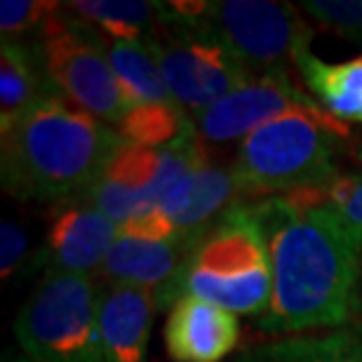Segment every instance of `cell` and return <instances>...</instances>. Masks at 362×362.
Returning <instances> with one entry per match:
<instances>
[{"label":"cell","instance_id":"cell-19","mask_svg":"<svg viewBox=\"0 0 362 362\" xmlns=\"http://www.w3.org/2000/svg\"><path fill=\"white\" fill-rule=\"evenodd\" d=\"M66 10L104 38L113 40H148L160 26V3L76 0V3H66Z\"/></svg>","mask_w":362,"mask_h":362},{"label":"cell","instance_id":"cell-8","mask_svg":"<svg viewBox=\"0 0 362 362\" xmlns=\"http://www.w3.org/2000/svg\"><path fill=\"white\" fill-rule=\"evenodd\" d=\"M146 42L160 64L172 99L184 111H205L255 76L195 24L160 21Z\"/></svg>","mask_w":362,"mask_h":362},{"label":"cell","instance_id":"cell-24","mask_svg":"<svg viewBox=\"0 0 362 362\" xmlns=\"http://www.w3.org/2000/svg\"><path fill=\"white\" fill-rule=\"evenodd\" d=\"M28 257V233L17 221L0 223V278L7 280L24 266Z\"/></svg>","mask_w":362,"mask_h":362},{"label":"cell","instance_id":"cell-20","mask_svg":"<svg viewBox=\"0 0 362 362\" xmlns=\"http://www.w3.org/2000/svg\"><path fill=\"white\" fill-rule=\"evenodd\" d=\"M125 144L146 148H163L175 144L181 136L191 134L195 125L193 118L177 104H156L129 108L120 125L115 127Z\"/></svg>","mask_w":362,"mask_h":362},{"label":"cell","instance_id":"cell-6","mask_svg":"<svg viewBox=\"0 0 362 362\" xmlns=\"http://www.w3.org/2000/svg\"><path fill=\"white\" fill-rule=\"evenodd\" d=\"M38 49L49 81L64 99L111 127L125 118L127 104L104 49V38L59 5L38 31Z\"/></svg>","mask_w":362,"mask_h":362},{"label":"cell","instance_id":"cell-7","mask_svg":"<svg viewBox=\"0 0 362 362\" xmlns=\"http://www.w3.org/2000/svg\"><path fill=\"white\" fill-rule=\"evenodd\" d=\"M219 40L252 74L287 69L285 64L308 49L313 28L292 3L278 0H219L207 3L191 21Z\"/></svg>","mask_w":362,"mask_h":362},{"label":"cell","instance_id":"cell-25","mask_svg":"<svg viewBox=\"0 0 362 362\" xmlns=\"http://www.w3.org/2000/svg\"><path fill=\"white\" fill-rule=\"evenodd\" d=\"M356 313L362 315V273H360V285H358V301H356Z\"/></svg>","mask_w":362,"mask_h":362},{"label":"cell","instance_id":"cell-4","mask_svg":"<svg viewBox=\"0 0 362 362\" xmlns=\"http://www.w3.org/2000/svg\"><path fill=\"white\" fill-rule=\"evenodd\" d=\"M349 139V125L329 113L294 111L245 136L230 168L245 198L325 188L339 177L337 158Z\"/></svg>","mask_w":362,"mask_h":362},{"label":"cell","instance_id":"cell-2","mask_svg":"<svg viewBox=\"0 0 362 362\" xmlns=\"http://www.w3.org/2000/svg\"><path fill=\"white\" fill-rule=\"evenodd\" d=\"M118 129L47 94L0 129L5 193L31 202H66L88 191L120 148Z\"/></svg>","mask_w":362,"mask_h":362},{"label":"cell","instance_id":"cell-26","mask_svg":"<svg viewBox=\"0 0 362 362\" xmlns=\"http://www.w3.org/2000/svg\"><path fill=\"white\" fill-rule=\"evenodd\" d=\"M7 362H33V360H28L26 356H17V358H10Z\"/></svg>","mask_w":362,"mask_h":362},{"label":"cell","instance_id":"cell-18","mask_svg":"<svg viewBox=\"0 0 362 362\" xmlns=\"http://www.w3.org/2000/svg\"><path fill=\"white\" fill-rule=\"evenodd\" d=\"M104 49L113 66V74L120 83L127 111L139 106L175 104L168 85H165L160 64H158L153 49L146 40L104 38Z\"/></svg>","mask_w":362,"mask_h":362},{"label":"cell","instance_id":"cell-14","mask_svg":"<svg viewBox=\"0 0 362 362\" xmlns=\"http://www.w3.org/2000/svg\"><path fill=\"white\" fill-rule=\"evenodd\" d=\"M193 238L160 240V238L132 235L118 228L113 247L101 266V278L108 285H127L160 289L175 278L179 266L191 250Z\"/></svg>","mask_w":362,"mask_h":362},{"label":"cell","instance_id":"cell-5","mask_svg":"<svg viewBox=\"0 0 362 362\" xmlns=\"http://www.w3.org/2000/svg\"><path fill=\"white\" fill-rule=\"evenodd\" d=\"M14 339L33 362H106L92 278L42 273L14 317Z\"/></svg>","mask_w":362,"mask_h":362},{"label":"cell","instance_id":"cell-9","mask_svg":"<svg viewBox=\"0 0 362 362\" xmlns=\"http://www.w3.org/2000/svg\"><path fill=\"white\" fill-rule=\"evenodd\" d=\"M294 111L322 113L325 108L299 85H294L287 69H275L252 76L247 83L216 104L195 113L193 125L200 139L207 144H240L266 122Z\"/></svg>","mask_w":362,"mask_h":362},{"label":"cell","instance_id":"cell-1","mask_svg":"<svg viewBox=\"0 0 362 362\" xmlns=\"http://www.w3.org/2000/svg\"><path fill=\"white\" fill-rule=\"evenodd\" d=\"M271 262V303L257 325L269 334L339 329L356 315L362 240L327 200L308 188L250 202Z\"/></svg>","mask_w":362,"mask_h":362},{"label":"cell","instance_id":"cell-13","mask_svg":"<svg viewBox=\"0 0 362 362\" xmlns=\"http://www.w3.org/2000/svg\"><path fill=\"white\" fill-rule=\"evenodd\" d=\"M156 310L153 289L108 282L97 287V322L106 362H146Z\"/></svg>","mask_w":362,"mask_h":362},{"label":"cell","instance_id":"cell-3","mask_svg":"<svg viewBox=\"0 0 362 362\" xmlns=\"http://www.w3.org/2000/svg\"><path fill=\"white\" fill-rule=\"evenodd\" d=\"M271 262L250 202H235L193 235L191 250L168 285L156 289L158 310L198 296L235 315L262 317L271 303Z\"/></svg>","mask_w":362,"mask_h":362},{"label":"cell","instance_id":"cell-10","mask_svg":"<svg viewBox=\"0 0 362 362\" xmlns=\"http://www.w3.org/2000/svg\"><path fill=\"white\" fill-rule=\"evenodd\" d=\"M118 223L81 198L62 202L33 257L31 269L90 278L101 271L108 250L118 235Z\"/></svg>","mask_w":362,"mask_h":362},{"label":"cell","instance_id":"cell-11","mask_svg":"<svg viewBox=\"0 0 362 362\" xmlns=\"http://www.w3.org/2000/svg\"><path fill=\"white\" fill-rule=\"evenodd\" d=\"M163 337L175 362H221L238 349L240 322L216 303L184 296L170 308Z\"/></svg>","mask_w":362,"mask_h":362},{"label":"cell","instance_id":"cell-22","mask_svg":"<svg viewBox=\"0 0 362 362\" xmlns=\"http://www.w3.org/2000/svg\"><path fill=\"white\" fill-rule=\"evenodd\" d=\"M62 3L45 0H3L0 3V33L3 40H14L21 33L40 31L57 7Z\"/></svg>","mask_w":362,"mask_h":362},{"label":"cell","instance_id":"cell-12","mask_svg":"<svg viewBox=\"0 0 362 362\" xmlns=\"http://www.w3.org/2000/svg\"><path fill=\"white\" fill-rule=\"evenodd\" d=\"M240 195L233 168L216 165L209 156L172 186L156 212L172 223L177 235L193 238L219 219L228 207L240 202Z\"/></svg>","mask_w":362,"mask_h":362},{"label":"cell","instance_id":"cell-17","mask_svg":"<svg viewBox=\"0 0 362 362\" xmlns=\"http://www.w3.org/2000/svg\"><path fill=\"white\" fill-rule=\"evenodd\" d=\"M233 362H362V322L252 346Z\"/></svg>","mask_w":362,"mask_h":362},{"label":"cell","instance_id":"cell-15","mask_svg":"<svg viewBox=\"0 0 362 362\" xmlns=\"http://www.w3.org/2000/svg\"><path fill=\"white\" fill-rule=\"evenodd\" d=\"M294 66L315 101L339 122L362 125V54L346 62H325L310 49L294 57Z\"/></svg>","mask_w":362,"mask_h":362},{"label":"cell","instance_id":"cell-23","mask_svg":"<svg viewBox=\"0 0 362 362\" xmlns=\"http://www.w3.org/2000/svg\"><path fill=\"white\" fill-rule=\"evenodd\" d=\"M325 193L362 240V170L344 172L337 179H332L325 186Z\"/></svg>","mask_w":362,"mask_h":362},{"label":"cell","instance_id":"cell-16","mask_svg":"<svg viewBox=\"0 0 362 362\" xmlns=\"http://www.w3.org/2000/svg\"><path fill=\"white\" fill-rule=\"evenodd\" d=\"M47 94H59L47 76L38 45L3 40L0 49V129L33 108Z\"/></svg>","mask_w":362,"mask_h":362},{"label":"cell","instance_id":"cell-21","mask_svg":"<svg viewBox=\"0 0 362 362\" xmlns=\"http://www.w3.org/2000/svg\"><path fill=\"white\" fill-rule=\"evenodd\" d=\"M301 7L327 31L362 45V0H306Z\"/></svg>","mask_w":362,"mask_h":362}]
</instances>
